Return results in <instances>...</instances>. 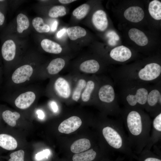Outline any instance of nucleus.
Listing matches in <instances>:
<instances>
[{"mask_svg":"<svg viewBox=\"0 0 161 161\" xmlns=\"http://www.w3.org/2000/svg\"><path fill=\"white\" fill-rule=\"evenodd\" d=\"M74 75L71 73L65 75L58 76L53 80L51 84V91L53 95L59 100L69 102L74 85Z\"/></svg>","mask_w":161,"mask_h":161,"instance_id":"nucleus-3","label":"nucleus"},{"mask_svg":"<svg viewBox=\"0 0 161 161\" xmlns=\"http://www.w3.org/2000/svg\"><path fill=\"white\" fill-rule=\"evenodd\" d=\"M37 113L38 115V117L41 119H43L44 117V114L43 112L41 110H38Z\"/></svg>","mask_w":161,"mask_h":161,"instance_id":"nucleus-37","label":"nucleus"},{"mask_svg":"<svg viewBox=\"0 0 161 161\" xmlns=\"http://www.w3.org/2000/svg\"><path fill=\"white\" fill-rule=\"evenodd\" d=\"M66 64V61L62 58L53 59L46 67V74L49 76L56 75L64 69Z\"/></svg>","mask_w":161,"mask_h":161,"instance_id":"nucleus-15","label":"nucleus"},{"mask_svg":"<svg viewBox=\"0 0 161 161\" xmlns=\"http://www.w3.org/2000/svg\"><path fill=\"white\" fill-rule=\"evenodd\" d=\"M5 21V16L3 13L0 11V26L3 25Z\"/></svg>","mask_w":161,"mask_h":161,"instance_id":"nucleus-36","label":"nucleus"},{"mask_svg":"<svg viewBox=\"0 0 161 161\" xmlns=\"http://www.w3.org/2000/svg\"><path fill=\"white\" fill-rule=\"evenodd\" d=\"M25 152L21 149L11 153L8 161H25Z\"/></svg>","mask_w":161,"mask_h":161,"instance_id":"nucleus-30","label":"nucleus"},{"mask_svg":"<svg viewBox=\"0 0 161 161\" xmlns=\"http://www.w3.org/2000/svg\"><path fill=\"white\" fill-rule=\"evenodd\" d=\"M154 128L157 130L161 131V113H160L154 118L153 122Z\"/></svg>","mask_w":161,"mask_h":161,"instance_id":"nucleus-31","label":"nucleus"},{"mask_svg":"<svg viewBox=\"0 0 161 161\" xmlns=\"http://www.w3.org/2000/svg\"><path fill=\"white\" fill-rule=\"evenodd\" d=\"M92 23L98 30L103 31L107 28L108 22L106 13L102 10H98L93 14L92 18Z\"/></svg>","mask_w":161,"mask_h":161,"instance_id":"nucleus-14","label":"nucleus"},{"mask_svg":"<svg viewBox=\"0 0 161 161\" xmlns=\"http://www.w3.org/2000/svg\"><path fill=\"white\" fill-rule=\"evenodd\" d=\"M50 154L49 150L45 149L37 153L36 154L35 158L38 160H40L45 158H47Z\"/></svg>","mask_w":161,"mask_h":161,"instance_id":"nucleus-32","label":"nucleus"},{"mask_svg":"<svg viewBox=\"0 0 161 161\" xmlns=\"http://www.w3.org/2000/svg\"><path fill=\"white\" fill-rule=\"evenodd\" d=\"M112 74L113 77L117 85H150L161 80V66L158 63L151 62L142 67L121 70Z\"/></svg>","mask_w":161,"mask_h":161,"instance_id":"nucleus-1","label":"nucleus"},{"mask_svg":"<svg viewBox=\"0 0 161 161\" xmlns=\"http://www.w3.org/2000/svg\"><path fill=\"white\" fill-rule=\"evenodd\" d=\"M118 85L120 88V97L129 106L134 107L145 105L151 85L131 84Z\"/></svg>","mask_w":161,"mask_h":161,"instance_id":"nucleus-2","label":"nucleus"},{"mask_svg":"<svg viewBox=\"0 0 161 161\" xmlns=\"http://www.w3.org/2000/svg\"><path fill=\"white\" fill-rule=\"evenodd\" d=\"M41 46L44 51L50 53L58 54L62 50L59 44L48 39H43L41 41Z\"/></svg>","mask_w":161,"mask_h":161,"instance_id":"nucleus-20","label":"nucleus"},{"mask_svg":"<svg viewBox=\"0 0 161 161\" xmlns=\"http://www.w3.org/2000/svg\"><path fill=\"white\" fill-rule=\"evenodd\" d=\"M96 152L92 149L76 154L72 157L73 161H92L95 158Z\"/></svg>","mask_w":161,"mask_h":161,"instance_id":"nucleus-25","label":"nucleus"},{"mask_svg":"<svg viewBox=\"0 0 161 161\" xmlns=\"http://www.w3.org/2000/svg\"><path fill=\"white\" fill-rule=\"evenodd\" d=\"M144 161H161V160L156 158L150 157L147 158Z\"/></svg>","mask_w":161,"mask_h":161,"instance_id":"nucleus-39","label":"nucleus"},{"mask_svg":"<svg viewBox=\"0 0 161 161\" xmlns=\"http://www.w3.org/2000/svg\"><path fill=\"white\" fill-rule=\"evenodd\" d=\"M103 134L108 143L112 147L116 149L120 148L122 144L121 137L113 128L107 126L102 130Z\"/></svg>","mask_w":161,"mask_h":161,"instance_id":"nucleus-11","label":"nucleus"},{"mask_svg":"<svg viewBox=\"0 0 161 161\" xmlns=\"http://www.w3.org/2000/svg\"><path fill=\"white\" fill-rule=\"evenodd\" d=\"M124 15L126 19L134 23L141 21L144 18V13L143 9L138 6L130 7L125 11Z\"/></svg>","mask_w":161,"mask_h":161,"instance_id":"nucleus-16","label":"nucleus"},{"mask_svg":"<svg viewBox=\"0 0 161 161\" xmlns=\"http://www.w3.org/2000/svg\"><path fill=\"white\" fill-rule=\"evenodd\" d=\"M127 123L129 130L133 135H139L142 129V117L139 112L132 110L127 116Z\"/></svg>","mask_w":161,"mask_h":161,"instance_id":"nucleus-7","label":"nucleus"},{"mask_svg":"<svg viewBox=\"0 0 161 161\" xmlns=\"http://www.w3.org/2000/svg\"><path fill=\"white\" fill-rule=\"evenodd\" d=\"M102 71L99 62L95 59H90L80 63L77 68L71 73L88 75H99L102 73Z\"/></svg>","mask_w":161,"mask_h":161,"instance_id":"nucleus-5","label":"nucleus"},{"mask_svg":"<svg viewBox=\"0 0 161 161\" xmlns=\"http://www.w3.org/2000/svg\"><path fill=\"white\" fill-rule=\"evenodd\" d=\"M17 30L19 33H21L27 29L29 26V21L27 17L22 13L19 14L17 17Z\"/></svg>","mask_w":161,"mask_h":161,"instance_id":"nucleus-27","label":"nucleus"},{"mask_svg":"<svg viewBox=\"0 0 161 161\" xmlns=\"http://www.w3.org/2000/svg\"><path fill=\"white\" fill-rule=\"evenodd\" d=\"M20 117V114L16 112H13L7 110L3 112L2 117L4 121L9 126L14 127L16 124V121Z\"/></svg>","mask_w":161,"mask_h":161,"instance_id":"nucleus-24","label":"nucleus"},{"mask_svg":"<svg viewBox=\"0 0 161 161\" xmlns=\"http://www.w3.org/2000/svg\"><path fill=\"white\" fill-rule=\"evenodd\" d=\"M16 52V46L14 41L8 39L3 44L1 48V53L3 58L7 61L14 59Z\"/></svg>","mask_w":161,"mask_h":161,"instance_id":"nucleus-17","label":"nucleus"},{"mask_svg":"<svg viewBox=\"0 0 161 161\" xmlns=\"http://www.w3.org/2000/svg\"><path fill=\"white\" fill-rule=\"evenodd\" d=\"M66 14V9L63 6H55L49 10L48 15L51 17L56 18L63 16Z\"/></svg>","mask_w":161,"mask_h":161,"instance_id":"nucleus-29","label":"nucleus"},{"mask_svg":"<svg viewBox=\"0 0 161 161\" xmlns=\"http://www.w3.org/2000/svg\"><path fill=\"white\" fill-rule=\"evenodd\" d=\"M129 35L130 39L138 45L143 46L148 42V38L143 32L135 28L130 29L129 31Z\"/></svg>","mask_w":161,"mask_h":161,"instance_id":"nucleus-18","label":"nucleus"},{"mask_svg":"<svg viewBox=\"0 0 161 161\" xmlns=\"http://www.w3.org/2000/svg\"><path fill=\"white\" fill-rule=\"evenodd\" d=\"M91 144L89 140L86 138H81L75 141L70 147L71 151L75 154L83 152L89 149Z\"/></svg>","mask_w":161,"mask_h":161,"instance_id":"nucleus-21","label":"nucleus"},{"mask_svg":"<svg viewBox=\"0 0 161 161\" xmlns=\"http://www.w3.org/2000/svg\"><path fill=\"white\" fill-rule=\"evenodd\" d=\"M99 82L98 75H90L81 94L80 101L84 103L94 102Z\"/></svg>","mask_w":161,"mask_h":161,"instance_id":"nucleus-4","label":"nucleus"},{"mask_svg":"<svg viewBox=\"0 0 161 161\" xmlns=\"http://www.w3.org/2000/svg\"><path fill=\"white\" fill-rule=\"evenodd\" d=\"M146 105L150 107L161 105V80L150 86L148 93Z\"/></svg>","mask_w":161,"mask_h":161,"instance_id":"nucleus-9","label":"nucleus"},{"mask_svg":"<svg viewBox=\"0 0 161 161\" xmlns=\"http://www.w3.org/2000/svg\"><path fill=\"white\" fill-rule=\"evenodd\" d=\"M35 95L32 91H28L20 95L15 99V104L18 108L22 109L29 108L34 102Z\"/></svg>","mask_w":161,"mask_h":161,"instance_id":"nucleus-13","label":"nucleus"},{"mask_svg":"<svg viewBox=\"0 0 161 161\" xmlns=\"http://www.w3.org/2000/svg\"><path fill=\"white\" fill-rule=\"evenodd\" d=\"M49 104L51 108L54 112L56 113L57 112L58 108L56 102L54 100H50L49 102Z\"/></svg>","mask_w":161,"mask_h":161,"instance_id":"nucleus-33","label":"nucleus"},{"mask_svg":"<svg viewBox=\"0 0 161 161\" xmlns=\"http://www.w3.org/2000/svg\"><path fill=\"white\" fill-rule=\"evenodd\" d=\"M66 31V29L63 28L59 30L57 33V37L58 38H60L65 33Z\"/></svg>","mask_w":161,"mask_h":161,"instance_id":"nucleus-35","label":"nucleus"},{"mask_svg":"<svg viewBox=\"0 0 161 161\" xmlns=\"http://www.w3.org/2000/svg\"><path fill=\"white\" fill-rule=\"evenodd\" d=\"M66 32L69 38L72 41L84 37L86 34V30L84 28L78 26L68 28L66 30Z\"/></svg>","mask_w":161,"mask_h":161,"instance_id":"nucleus-22","label":"nucleus"},{"mask_svg":"<svg viewBox=\"0 0 161 161\" xmlns=\"http://www.w3.org/2000/svg\"><path fill=\"white\" fill-rule=\"evenodd\" d=\"M58 25V22L57 20H55L53 22L51 26V30L52 32H54L56 30Z\"/></svg>","mask_w":161,"mask_h":161,"instance_id":"nucleus-34","label":"nucleus"},{"mask_svg":"<svg viewBox=\"0 0 161 161\" xmlns=\"http://www.w3.org/2000/svg\"><path fill=\"white\" fill-rule=\"evenodd\" d=\"M90 9L88 4H84L75 8L73 11L72 14L76 18L81 19L88 14Z\"/></svg>","mask_w":161,"mask_h":161,"instance_id":"nucleus-28","label":"nucleus"},{"mask_svg":"<svg viewBox=\"0 0 161 161\" xmlns=\"http://www.w3.org/2000/svg\"><path fill=\"white\" fill-rule=\"evenodd\" d=\"M75 0H59V1L63 4H69L75 1Z\"/></svg>","mask_w":161,"mask_h":161,"instance_id":"nucleus-38","label":"nucleus"},{"mask_svg":"<svg viewBox=\"0 0 161 161\" xmlns=\"http://www.w3.org/2000/svg\"><path fill=\"white\" fill-rule=\"evenodd\" d=\"M149 13L151 17L156 20L161 19V2L157 0H154L149 3L148 6Z\"/></svg>","mask_w":161,"mask_h":161,"instance_id":"nucleus-23","label":"nucleus"},{"mask_svg":"<svg viewBox=\"0 0 161 161\" xmlns=\"http://www.w3.org/2000/svg\"><path fill=\"white\" fill-rule=\"evenodd\" d=\"M82 123L81 120L79 116L73 115L62 121L58 127V130L61 133L69 134L78 129Z\"/></svg>","mask_w":161,"mask_h":161,"instance_id":"nucleus-8","label":"nucleus"},{"mask_svg":"<svg viewBox=\"0 0 161 161\" xmlns=\"http://www.w3.org/2000/svg\"><path fill=\"white\" fill-rule=\"evenodd\" d=\"M16 140L10 135L0 134V147L7 150L12 151L15 149L17 147Z\"/></svg>","mask_w":161,"mask_h":161,"instance_id":"nucleus-19","label":"nucleus"},{"mask_svg":"<svg viewBox=\"0 0 161 161\" xmlns=\"http://www.w3.org/2000/svg\"><path fill=\"white\" fill-rule=\"evenodd\" d=\"M33 72L32 67L26 64L17 68L13 72L12 76L13 82L16 84L24 83L29 79Z\"/></svg>","mask_w":161,"mask_h":161,"instance_id":"nucleus-10","label":"nucleus"},{"mask_svg":"<svg viewBox=\"0 0 161 161\" xmlns=\"http://www.w3.org/2000/svg\"><path fill=\"white\" fill-rule=\"evenodd\" d=\"M32 23L34 28L39 32H48L50 30L49 26L44 23L41 18L35 17L33 19Z\"/></svg>","mask_w":161,"mask_h":161,"instance_id":"nucleus-26","label":"nucleus"},{"mask_svg":"<svg viewBox=\"0 0 161 161\" xmlns=\"http://www.w3.org/2000/svg\"><path fill=\"white\" fill-rule=\"evenodd\" d=\"M72 74L74 75V85L72 95L69 102H77L80 101L81 94L86 86L90 75Z\"/></svg>","mask_w":161,"mask_h":161,"instance_id":"nucleus-6","label":"nucleus"},{"mask_svg":"<svg viewBox=\"0 0 161 161\" xmlns=\"http://www.w3.org/2000/svg\"><path fill=\"white\" fill-rule=\"evenodd\" d=\"M109 55L110 57L114 61L123 62L131 58L132 54L129 48L123 46H120L112 49Z\"/></svg>","mask_w":161,"mask_h":161,"instance_id":"nucleus-12","label":"nucleus"}]
</instances>
